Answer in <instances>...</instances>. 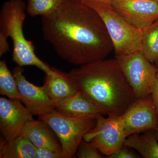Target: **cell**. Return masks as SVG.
Masks as SVG:
<instances>
[{"label": "cell", "mask_w": 158, "mask_h": 158, "mask_svg": "<svg viewBox=\"0 0 158 158\" xmlns=\"http://www.w3.org/2000/svg\"><path fill=\"white\" fill-rule=\"evenodd\" d=\"M154 131L155 132L156 137L158 141V124L157 127L154 130Z\"/></svg>", "instance_id": "cell-25"}, {"label": "cell", "mask_w": 158, "mask_h": 158, "mask_svg": "<svg viewBox=\"0 0 158 158\" xmlns=\"http://www.w3.org/2000/svg\"><path fill=\"white\" fill-rule=\"evenodd\" d=\"M36 147L24 136L20 135L7 141L0 139V158H35Z\"/></svg>", "instance_id": "cell-14"}, {"label": "cell", "mask_w": 158, "mask_h": 158, "mask_svg": "<svg viewBox=\"0 0 158 158\" xmlns=\"http://www.w3.org/2000/svg\"><path fill=\"white\" fill-rule=\"evenodd\" d=\"M76 156L79 158H103L104 155L97 148L90 142L84 139L80 142L76 152Z\"/></svg>", "instance_id": "cell-20"}, {"label": "cell", "mask_w": 158, "mask_h": 158, "mask_svg": "<svg viewBox=\"0 0 158 158\" xmlns=\"http://www.w3.org/2000/svg\"><path fill=\"white\" fill-rule=\"evenodd\" d=\"M112 6L125 20L141 31L158 20V3L152 0H113Z\"/></svg>", "instance_id": "cell-8"}, {"label": "cell", "mask_w": 158, "mask_h": 158, "mask_svg": "<svg viewBox=\"0 0 158 158\" xmlns=\"http://www.w3.org/2000/svg\"><path fill=\"white\" fill-rule=\"evenodd\" d=\"M26 10L23 0H9L3 4L0 11V37L11 38L13 45L12 59L18 66L33 65L46 74H55V68L50 67L36 56L33 43L25 37L23 25Z\"/></svg>", "instance_id": "cell-3"}, {"label": "cell", "mask_w": 158, "mask_h": 158, "mask_svg": "<svg viewBox=\"0 0 158 158\" xmlns=\"http://www.w3.org/2000/svg\"><path fill=\"white\" fill-rule=\"evenodd\" d=\"M94 2L106 5H112L113 0H88Z\"/></svg>", "instance_id": "cell-24"}, {"label": "cell", "mask_w": 158, "mask_h": 158, "mask_svg": "<svg viewBox=\"0 0 158 158\" xmlns=\"http://www.w3.org/2000/svg\"><path fill=\"white\" fill-rule=\"evenodd\" d=\"M80 1L94 9L101 18L113 44L116 59L120 60L141 49L142 31L125 20L112 5Z\"/></svg>", "instance_id": "cell-4"}, {"label": "cell", "mask_w": 158, "mask_h": 158, "mask_svg": "<svg viewBox=\"0 0 158 158\" xmlns=\"http://www.w3.org/2000/svg\"><path fill=\"white\" fill-rule=\"evenodd\" d=\"M123 146L136 150L144 158H158V141L154 130L142 135L136 133L128 136Z\"/></svg>", "instance_id": "cell-15"}, {"label": "cell", "mask_w": 158, "mask_h": 158, "mask_svg": "<svg viewBox=\"0 0 158 158\" xmlns=\"http://www.w3.org/2000/svg\"><path fill=\"white\" fill-rule=\"evenodd\" d=\"M118 60L136 98L150 96L157 79V69L146 59L141 49Z\"/></svg>", "instance_id": "cell-6"}, {"label": "cell", "mask_w": 158, "mask_h": 158, "mask_svg": "<svg viewBox=\"0 0 158 158\" xmlns=\"http://www.w3.org/2000/svg\"><path fill=\"white\" fill-rule=\"evenodd\" d=\"M0 94L11 99L21 100L17 83L5 60L0 61Z\"/></svg>", "instance_id": "cell-18"}, {"label": "cell", "mask_w": 158, "mask_h": 158, "mask_svg": "<svg viewBox=\"0 0 158 158\" xmlns=\"http://www.w3.org/2000/svg\"><path fill=\"white\" fill-rule=\"evenodd\" d=\"M33 116L20 101L0 98V131L7 141L20 136L26 124L34 120Z\"/></svg>", "instance_id": "cell-9"}, {"label": "cell", "mask_w": 158, "mask_h": 158, "mask_svg": "<svg viewBox=\"0 0 158 158\" xmlns=\"http://www.w3.org/2000/svg\"><path fill=\"white\" fill-rule=\"evenodd\" d=\"M41 16L44 39L71 64L81 66L106 59L113 50L101 18L80 0H62Z\"/></svg>", "instance_id": "cell-1"}, {"label": "cell", "mask_w": 158, "mask_h": 158, "mask_svg": "<svg viewBox=\"0 0 158 158\" xmlns=\"http://www.w3.org/2000/svg\"><path fill=\"white\" fill-rule=\"evenodd\" d=\"M157 78H158V69H157Z\"/></svg>", "instance_id": "cell-26"}, {"label": "cell", "mask_w": 158, "mask_h": 158, "mask_svg": "<svg viewBox=\"0 0 158 158\" xmlns=\"http://www.w3.org/2000/svg\"><path fill=\"white\" fill-rule=\"evenodd\" d=\"M126 138L122 115H96V124L85 136L84 140L94 144L108 158L123 146Z\"/></svg>", "instance_id": "cell-7"}, {"label": "cell", "mask_w": 158, "mask_h": 158, "mask_svg": "<svg viewBox=\"0 0 158 158\" xmlns=\"http://www.w3.org/2000/svg\"><path fill=\"white\" fill-rule=\"evenodd\" d=\"M141 50L151 63L158 60V20L142 31Z\"/></svg>", "instance_id": "cell-17"}, {"label": "cell", "mask_w": 158, "mask_h": 158, "mask_svg": "<svg viewBox=\"0 0 158 158\" xmlns=\"http://www.w3.org/2000/svg\"><path fill=\"white\" fill-rule=\"evenodd\" d=\"M50 127L59 138L62 148V158H73L81 141L95 126L96 115L73 116L55 110L39 116Z\"/></svg>", "instance_id": "cell-5"}, {"label": "cell", "mask_w": 158, "mask_h": 158, "mask_svg": "<svg viewBox=\"0 0 158 158\" xmlns=\"http://www.w3.org/2000/svg\"><path fill=\"white\" fill-rule=\"evenodd\" d=\"M62 0H29L27 11L32 16L47 14L56 9Z\"/></svg>", "instance_id": "cell-19"}, {"label": "cell", "mask_w": 158, "mask_h": 158, "mask_svg": "<svg viewBox=\"0 0 158 158\" xmlns=\"http://www.w3.org/2000/svg\"><path fill=\"white\" fill-rule=\"evenodd\" d=\"M122 116L126 138L136 133L155 130L158 124V112L151 95L136 99Z\"/></svg>", "instance_id": "cell-10"}, {"label": "cell", "mask_w": 158, "mask_h": 158, "mask_svg": "<svg viewBox=\"0 0 158 158\" xmlns=\"http://www.w3.org/2000/svg\"><path fill=\"white\" fill-rule=\"evenodd\" d=\"M151 96L154 105L158 112V78L156 80L153 87Z\"/></svg>", "instance_id": "cell-23"}, {"label": "cell", "mask_w": 158, "mask_h": 158, "mask_svg": "<svg viewBox=\"0 0 158 158\" xmlns=\"http://www.w3.org/2000/svg\"><path fill=\"white\" fill-rule=\"evenodd\" d=\"M56 110L73 116L102 114L100 110L80 91L63 102Z\"/></svg>", "instance_id": "cell-16"}, {"label": "cell", "mask_w": 158, "mask_h": 158, "mask_svg": "<svg viewBox=\"0 0 158 158\" xmlns=\"http://www.w3.org/2000/svg\"><path fill=\"white\" fill-rule=\"evenodd\" d=\"M23 69L19 66L13 76L20 94V101L34 116H42L56 110V107L42 86L39 87L26 79Z\"/></svg>", "instance_id": "cell-11"}, {"label": "cell", "mask_w": 158, "mask_h": 158, "mask_svg": "<svg viewBox=\"0 0 158 158\" xmlns=\"http://www.w3.org/2000/svg\"><path fill=\"white\" fill-rule=\"evenodd\" d=\"M152 1H154V2H157L158 3V0H152Z\"/></svg>", "instance_id": "cell-27"}, {"label": "cell", "mask_w": 158, "mask_h": 158, "mask_svg": "<svg viewBox=\"0 0 158 158\" xmlns=\"http://www.w3.org/2000/svg\"><path fill=\"white\" fill-rule=\"evenodd\" d=\"M62 158V152L45 148H36L35 158Z\"/></svg>", "instance_id": "cell-21"}, {"label": "cell", "mask_w": 158, "mask_h": 158, "mask_svg": "<svg viewBox=\"0 0 158 158\" xmlns=\"http://www.w3.org/2000/svg\"><path fill=\"white\" fill-rule=\"evenodd\" d=\"M68 74L79 91L92 102L102 115L121 116L136 100L116 58L81 65Z\"/></svg>", "instance_id": "cell-2"}, {"label": "cell", "mask_w": 158, "mask_h": 158, "mask_svg": "<svg viewBox=\"0 0 158 158\" xmlns=\"http://www.w3.org/2000/svg\"><path fill=\"white\" fill-rule=\"evenodd\" d=\"M129 148L123 146L108 157V158H137L138 156Z\"/></svg>", "instance_id": "cell-22"}, {"label": "cell", "mask_w": 158, "mask_h": 158, "mask_svg": "<svg viewBox=\"0 0 158 158\" xmlns=\"http://www.w3.org/2000/svg\"><path fill=\"white\" fill-rule=\"evenodd\" d=\"M31 141L35 147L45 148L62 152L61 143L50 127L41 119L29 122L21 135Z\"/></svg>", "instance_id": "cell-13"}, {"label": "cell", "mask_w": 158, "mask_h": 158, "mask_svg": "<svg viewBox=\"0 0 158 158\" xmlns=\"http://www.w3.org/2000/svg\"><path fill=\"white\" fill-rule=\"evenodd\" d=\"M55 71L54 75L46 74L43 87L57 108L79 90L68 73L56 68Z\"/></svg>", "instance_id": "cell-12"}]
</instances>
